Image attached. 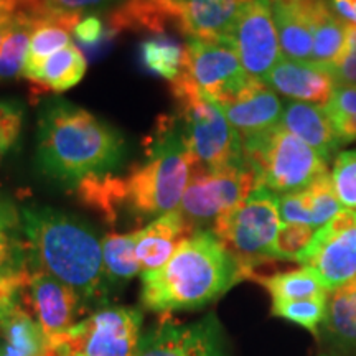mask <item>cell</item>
<instances>
[{"label":"cell","mask_w":356,"mask_h":356,"mask_svg":"<svg viewBox=\"0 0 356 356\" xmlns=\"http://www.w3.org/2000/svg\"><path fill=\"white\" fill-rule=\"evenodd\" d=\"M145 155L144 162L131 167L124 177L113 173L83 181L76 186L79 200L109 225L122 213L142 222L177 210L195 159L175 114L159 118L145 140Z\"/></svg>","instance_id":"1"},{"label":"cell","mask_w":356,"mask_h":356,"mask_svg":"<svg viewBox=\"0 0 356 356\" xmlns=\"http://www.w3.org/2000/svg\"><path fill=\"white\" fill-rule=\"evenodd\" d=\"M126 159L121 132L89 111L53 97L38 114L37 163L44 175L65 186L113 175Z\"/></svg>","instance_id":"2"},{"label":"cell","mask_w":356,"mask_h":356,"mask_svg":"<svg viewBox=\"0 0 356 356\" xmlns=\"http://www.w3.org/2000/svg\"><path fill=\"white\" fill-rule=\"evenodd\" d=\"M22 221L33 273H47L79 293L88 310L109 305L114 289L102 244L86 222L50 207H24Z\"/></svg>","instance_id":"3"},{"label":"cell","mask_w":356,"mask_h":356,"mask_svg":"<svg viewBox=\"0 0 356 356\" xmlns=\"http://www.w3.org/2000/svg\"><path fill=\"white\" fill-rule=\"evenodd\" d=\"M244 280L238 261L211 229L197 231L178 246L167 264L142 273L140 299L157 314L195 310L220 299Z\"/></svg>","instance_id":"4"},{"label":"cell","mask_w":356,"mask_h":356,"mask_svg":"<svg viewBox=\"0 0 356 356\" xmlns=\"http://www.w3.org/2000/svg\"><path fill=\"white\" fill-rule=\"evenodd\" d=\"M177 119L195 163L220 170L243 163V142L220 106L204 97L190 78L181 73L170 83Z\"/></svg>","instance_id":"5"},{"label":"cell","mask_w":356,"mask_h":356,"mask_svg":"<svg viewBox=\"0 0 356 356\" xmlns=\"http://www.w3.org/2000/svg\"><path fill=\"white\" fill-rule=\"evenodd\" d=\"M241 142L244 157L254 168L257 186L279 197L305 190L328 173L327 162L280 124Z\"/></svg>","instance_id":"6"},{"label":"cell","mask_w":356,"mask_h":356,"mask_svg":"<svg viewBox=\"0 0 356 356\" xmlns=\"http://www.w3.org/2000/svg\"><path fill=\"white\" fill-rule=\"evenodd\" d=\"M282 225L279 213V195L257 186L225 216L211 231L238 261L244 279L256 274V267L270 261V248Z\"/></svg>","instance_id":"7"},{"label":"cell","mask_w":356,"mask_h":356,"mask_svg":"<svg viewBox=\"0 0 356 356\" xmlns=\"http://www.w3.org/2000/svg\"><path fill=\"white\" fill-rule=\"evenodd\" d=\"M142 312L136 307L106 305L50 338L56 356H136Z\"/></svg>","instance_id":"8"},{"label":"cell","mask_w":356,"mask_h":356,"mask_svg":"<svg viewBox=\"0 0 356 356\" xmlns=\"http://www.w3.org/2000/svg\"><path fill=\"white\" fill-rule=\"evenodd\" d=\"M254 188L256 173L248 160L220 170L195 163L177 210L195 233L211 229L221 216L238 207Z\"/></svg>","instance_id":"9"},{"label":"cell","mask_w":356,"mask_h":356,"mask_svg":"<svg viewBox=\"0 0 356 356\" xmlns=\"http://www.w3.org/2000/svg\"><path fill=\"white\" fill-rule=\"evenodd\" d=\"M184 73L204 97L222 106L229 104L251 81L229 38L186 40Z\"/></svg>","instance_id":"10"},{"label":"cell","mask_w":356,"mask_h":356,"mask_svg":"<svg viewBox=\"0 0 356 356\" xmlns=\"http://www.w3.org/2000/svg\"><path fill=\"white\" fill-rule=\"evenodd\" d=\"M328 292L356 277V211L341 210L318 228L300 261Z\"/></svg>","instance_id":"11"},{"label":"cell","mask_w":356,"mask_h":356,"mask_svg":"<svg viewBox=\"0 0 356 356\" xmlns=\"http://www.w3.org/2000/svg\"><path fill=\"white\" fill-rule=\"evenodd\" d=\"M239 60L248 76L266 81L267 74L282 58L270 0H251L243 3L231 29Z\"/></svg>","instance_id":"12"},{"label":"cell","mask_w":356,"mask_h":356,"mask_svg":"<svg viewBox=\"0 0 356 356\" xmlns=\"http://www.w3.org/2000/svg\"><path fill=\"white\" fill-rule=\"evenodd\" d=\"M136 356H226L221 325L213 314L193 323L165 314L140 337Z\"/></svg>","instance_id":"13"},{"label":"cell","mask_w":356,"mask_h":356,"mask_svg":"<svg viewBox=\"0 0 356 356\" xmlns=\"http://www.w3.org/2000/svg\"><path fill=\"white\" fill-rule=\"evenodd\" d=\"M32 277V261L22 211L0 197V302L24 297Z\"/></svg>","instance_id":"14"},{"label":"cell","mask_w":356,"mask_h":356,"mask_svg":"<svg viewBox=\"0 0 356 356\" xmlns=\"http://www.w3.org/2000/svg\"><path fill=\"white\" fill-rule=\"evenodd\" d=\"M25 300L48 338L70 330L79 315L88 312L78 292L47 273L32 274Z\"/></svg>","instance_id":"15"},{"label":"cell","mask_w":356,"mask_h":356,"mask_svg":"<svg viewBox=\"0 0 356 356\" xmlns=\"http://www.w3.org/2000/svg\"><path fill=\"white\" fill-rule=\"evenodd\" d=\"M172 24L186 40L229 38L241 0H165Z\"/></svg>","instance_id":"16"},{"label":"cell","mask_w":356,"mask_h":356,"mask_svg":"<svg viewBox=\"0 0 356 356\" xmlns=\"http://www.w3.org/2000/svg\"><path fill=\"white\" fill-rule=\"evenodd\" d=\"M264 83L287 99L309 102L322 108L332 101L338 86L332 70L284 56L270 70Z\"/></svg>","instance_id":"17"},{"label":"cell","mask_w":356,"mask_h":356,"mask_svg":"<svg viewBox=\"0 0 356 356\" xmlns=\"http://www.w3.org/2000/svg\"><path fill=\"white\" fill-rule=\"evenodd\" d=\"M221 109L244 140L279 126L284 104L274 89L252 78L241 95Z\"/></svg>","instance_id":"18"},{"label":"cell","mask_w":356,"mask_h":356,"mask_svg":"<svg viewBox=\"0 0 356 356\" xmlns=\"http://www.w3.org/2000/svg\"><path fill=\"white\" fill-rule=\"evenodd\" d=\"M191 234H195V231L178 210L155 218L145 228L137 231L136 252L142 273H149L167 264L178 246Z\"/></svg>","instance_id":"19"},{"label":"cell","mask_w":356,"mask_h":356,"mask_svg":"<svg viewBox=\"0 0 356 356\" xmlns=\"http://www.w3.org/2000/svg\"><path fill=\"white\" fill-rule=\"evenodd\" d=\"M341 210L343 207L337 198L330 173L318 177L305 190L279 197L282 222H299L322 228Z\"/></svg>","instance_id":"20"},{"label":"cell","mask_w":356,"mask_h":356,"mask_svg":"<svg viewBox=\"0 0 356 356\" xmlns=\"http://www.w3.org/2000/svg\"><path fill=\"white\" fill-rule=\"evenodd\" d=\"M24 300L25 296L0 315V355L47 356L50 338Z\"/></svg>","instance_id":"21"},{"label":"cell","mask_w":356,"mask_h":356,"mask_svg":"<svg viewBox=\"0 0 356 356\" xmlns=\"http://www.w3.org/2000/svg\"><path fill=\"white\" fill-rule=\"evenodd\" d=\"M305 8L314 37L312 63L335 70L346 48V25L327 0H300Z\"/></svg>","instance_id":"22"},{"label":"cell","mask_w":356,"mask_h":356,"mask_svg":"<svg viewBox=\"0 0 356 356\" xmlns=\"http://www.w3.org/2000/svg\"><path fill=\"white\" fill-rule=\"evenodd\" d=\"M280 126L310 145L325 162H328L340 147L330 119L322 106L289 101L284 106Z\"/></svg>","instance_id":"23"},{"label":"cell","mask_w":356,"mask_h":356,"mask_svg":"<svg viewBox=\"0 0 356 356\" xmlns=\"http://www.w3.org/2000/svg\"><path fill=\"white\" fill-rule=\"evenodd\" d=\"M270 2H273V15L282 56L293 61L312 63L314 37H312L309 17L300 0L293 2L270 0Z\"/></svg>","instance_id":"24"},{"label":"cell","mask_w":356,"mask_h":356,"mask_svg":"<svg viewBox=\"0 0 356 356\" xmlns=\"http://www.w3.org/2000/svg\"><path fill=\"white\" fill-rule=\"evenodd\" d=\"M86 68V58L73 42L63 50L53 53L38 68L29 71L24 76L32 81L37 91L63 92L81 81Z\"/></svg>","instance_id":"25"},{"label":"cell","mask_w":356,"mask_h":356,"mask_svg":"<svg viewBox=\"0 0 356 356\" xmlns=\"http://www.w3.org/2000/svg\"><path fill=\"white\" fill-rule=\"evenodd\" d=\"M323 330L340 346H356V277L328 292Z\"/></svg>","instance_id":"26"},{"label":"cell","mask_w":356,"mask_h":356,"mask_svg":"<svg viewBox=\"0 0 356 356\" xmlns=\"http://www.w3.org/2000/svg\"><path fill=\"white\" fill-rule=\"evenodd\" d=\"M252 279L269 292L273 302H292L328 296V291L320 282L317 274L305 266L287 273L254 275Z\"/></svg>","instance_id":"27"},{"label":"cell","mask_w":356,"mask_h":356,"mask_svg":"<svg viewBox=\"0 0 356 356\" xmlns=\"http://www.w3.org/2000/svg\"><path fill=\"white\" fill-rule=\"evenodd\" d=\"M137 231L134 233H109L102 238V259L111 286L115 291L127 280L142 273L140 262L136 252Z\"/></svg>","instance_id":"28"},{"label":"cell","mask_w":356,"mask_h":356,"mask_svg":"<svg viewBox=\"0 0 356 356\" xmlns=\"http://www.w3.org/2000/svg\"><path fill=\"white\" fill-rule=\"evenodd\" d=\"M35 24L37 19L26 13H15L12 17L8 32L0 44V81L24 74Z\"/></svg>","instance_id":"29"},{"label":"cell","mask_w":356,"mask_h":356,"mask_svg":"<svg viewBox=\"0 0 356 356\" xmlns=\"http://www.w3.org/2000/svg\"><path fill=\"white\" fill-rule=\"evenodd\" d=\"M140 60L150 73L172 83L185 70V44L165 33H155L140 44Z\"/></svg>","instance_id":"30"},{"label":"cell","mask_w":356,"mask_h":356,"mask_svg":"<svg viewBox=\"0 0 356 356\" xmlns=\"http://www.w3.org/2000/svg\"><path fill=\"white\" fill-rule=\"evenodd\" d=\"M340 145L356 140V86L338 84L332 101L325 106Z\"/></svg>","instance_id":"31"},{"label":"cell","mask_w":356,"mask_h":356,"mask_svg":"<svg viewBox=\"0 0 356 356\" xmlns=\"http://www.w3.org/2000/svg\"><path fill=\"white\" fill-rule=\"evenodd\" d=\"M318 228L299 222H282L270 248V259L299 262L309 251Z\"/></svg>","instance_id":"32"},{"label":"cell","mask_w":356,"mask_h":356,"mask_svg":"<svg viewBox=\"0 0 356 356\" xmlns=\"http://www.w3.org/2000/svg\"><path fill=\"white\" fill-rule=\"evenodd\" d=\"M327 300L328 296L292 302H273V314L275 317L300 325L312 333H317L327 317Z\"/></svg>","instance_id":"33"},{"label":"cell","mask_w":356,"mask_h":356,"mask_svg":"<svg viewBox=\"0 0 356 356\" xmlns=\"http://www.w3.org/2000/svg\"><path fill=\"white\" fill-rule=\"evenodd\" d=\"M332 181L338 202L345 210L356 211V149L337 155Z\"/></svg>","instance_id":"34"},{"label":"cell","mask_w":356,"mask_h":356,"mask_svg":"<svg viewBox=\"0 0 356 356\" xmlns=\"http://www.w3.org/2000/svg\"><path fill=\"white\" fill-rule=\"evenodd\" d=\"M24 106L17 101H0V157L19 140L24 126Z\"/></svg>","instance_id":"35"},{"label":"cell","mask_w":356,"mask_h":356,"mask_svg":"<svg viewBox=\"0 0 356 356\" xmlns=\"http://www.w3.org/2000/svg\"><path fill=\"white\" fill-rule=\"evenodd\" d=\"M338 84L356 86V26L346 25V48L343 58L333 70Z\"/></svg>","instance_id":"36"},{"label":"cell","mask_w":356,"mask_h":356,"mask_svg":"<svg viewBox=\"0 0 356 356\" xmlns=\"http://www.w3.org/2000/svg\"><path fill=\"white\" fill-rule=\"evenodd\" d=\"M74 37L84 47L97 48L104 42V38H111L113 35L108 32L99 17L88 15L79 20L76 29H74Z\"/></svg>","instance_id":"37"},{"label":"cell","mask_w":356,"mask_h":356,"mask_svg":"<svg viewBox=\"0 0 356 356\" xmlns=\"http://www.w3.org/2000/svg\"><path fill=\"white\" fill-rule=\"evenodd\" d=\"M113 0H47L48 7L55 12H65V13H78L83 15L84 10H95V8H101Z\"/></svg>","instance_id":"38"},{"label":"cell","mask_w":356,"mask_h":356,"mask_svg":"<svg viewBox=\"0 0 356 356\" xmlns=\"http://www.w3.org/2000/svg\"><path fill=\"white\" fill-rule=\"evenodd\" d=\"M43 0H0V19L15 13H26L37 8Z\"/></svg>","instance_id":"39"},{"label":"cell","mask_w":356,"mask_h":356,"mask_svg":"<svg viewBox=\"0 0 356 356\" xmlns=\"http://www.w3.org/2000/svg\"><path fill=\"white\" fill-rule=\"evenodd\" d=\"M328 2L340 19L348 22V25L356 26V0H328Z\"/></svg>","instance_id":"40"},{"label":"cell","mask_w":356,"mask_h":356,"mask_svg":"<svg viewBox=\"0 0 356 356\" xmlns=\"http://www.w3.org/2000/svg\"><path fill=\"white\" fill-rule=\"evenodd\" d=\"M12 17H3V19H0V44H2L3 38H6V35L8 32V26H10Z\"/></svg>","instance_id":"41"},{"label":"cell","mask_w":356,"mask_h":356,"mask_svg":"<svg viewBox=\"0 0 356 356\" xmlns=\"http://www.w3.org/2000/svg\"><path fill=\"white\" fill-rule=\"evenodd\" d=\"M13 302H17V300H10V302H0V314H2V312L6 310L8 305H12Z\"/></svg>","instance_id":"42"},{"label":"cell","mask_w":356,"mask_h":356,"mask_svg":"<svg viewBox=\"0 0 356 356\" xmlns=\"http://www.w3.org/2000/svg\"><path fill=\"white\" fill-rule=\"evenodd\" d=\"M47 356H56V355H55V353H53V351H50V353H48Z\"/></svg>","instance_id":"43"},{"label":"cell","mask_w":356,"mask_h":356,"mask_svg":"<svg viewBox=\"0 0 356 356\" xmlns=\"http://www.w3.org/2000/svg\"><path fill=\"white\" fill-rule=\"evenodd\" d=\"M280 2H293V0H280Z\"/></svg>","instance_id":"44"},{"label":"cell","mask_w":356,"mask_h":356,"mask_svg":"<svg viewBox=\"0 0 356 356\" xmlns=\"http://www.w3.org/2000/svg\"><path fill=\"white\" fill-rule=\"evenodd\" d=\"M241 2H243V3H246V2H251V0H241Z\"/></svg>","instance_id":"45"},{"label":"cell","mask_w":356,"mask_h":356,"mask_svg":"<svg viewBox=\"0 0 356 356\" xmlns=\"http://www.w3.org/2000/svg\"><path fill=\"white\" fill-rule=\"evenodd\" d=\"M323 356H330V355H323Z\"/></svg>","instance_id":"46"},{"label":"cell","mask_w":356,"mask_h":356,"mask_svg":"<svg viewBox=\"0 0 356 356\" xmlns=\"http://www.w3.org/2000/svg\"><path fill=\"white\" fill-rule=\"evenodd\" d=\"M0 356H2V355H0Z\"/></svg>","instance_id":"47"}]
</instances>
